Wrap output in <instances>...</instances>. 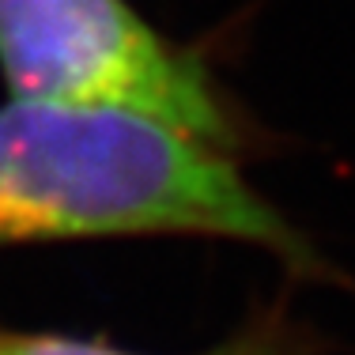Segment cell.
Wrapping results in <instances>:
<instances>
[{"instance_id": "obj_1", "label": "cell", "mask_w": 355, "mask_h": 355, "mask_svg": "<svg viewBox=\"0 0 355 355\" xmlns=\"http://www.w3.org/2000/svg\"><path fill=\"white\" fill-rule=\"evenodd\" d=\"M159 231L227 234L314 265L306 239L212 144L117 106H0V246Z\"/></svg>"}, {"instance_id": "obj_3", "label": "cell", "mask_w": 355, "mask_h": 355, "mask_svg": "<svg viewBox=\"0 0 355 355\" xmlns=\"http://www.w3.org/2000/svg\"><path fill=\"white\" fill-rule=\"evenodd\" d=\"M0 355H125L106 344L69 340V336H0ZM212 355H276L265 340H239Z\"/></svg>"}, {"instance_id": "obj_2", "label": "cell", "mask_w": 355, "mask_h": 355, "mask_svg": "<svg viewBox=\"0 0 355 355\" xmlns=\"http://www.w3.org/2000/svg\"><path fill=\"white\" fill-rule=\"evenodd\" d=\"M0 72L15 98L132 110L219 151L242 140L208 64L129 0H0Z\"/></svg>"}]
</instances>
